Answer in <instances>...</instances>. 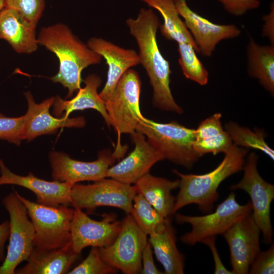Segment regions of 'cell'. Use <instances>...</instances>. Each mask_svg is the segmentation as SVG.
<instances>
[{"label": "cell", "mask_w": 274, "mask_h": 274, "mask_svg": "<svg viewBox=\"0 0 274 274\" xmlns=\"http://www.w3.org/2000/svg\"><path fill=\"white\" fill-rule=\"evenodd\" d=\"M126 23L139 48L140 63L145 68L153 88V104L162 110L181 114L183 109L176 102L170 88L169 62L158 48L156 33L159 19L152 9H141L136 19Z\"/></svg>", "instance_id": "cell-1"}, {"label": "cell", "mask_w": 274, "mask_h": 274, "mask_svg": "<svg viewBox=\"0 0 274 274\" xmlns=\"http://www.w3.org/2000/svg\"><path fill=\"white\" fill-rule=\"evenodd\" d=\"M37 40L39 45L54 53L59 59L58 71L51 80L67 88L66 98L72 97L81 88L82 70L90 65L99 63L102 57L62 23L42 27Z\"/></svg>", "instance_id": "cell-2"}, {"label": "cell", "mask_w": 274, "mask_h": 274, "mask_svg": "<svg viewBox=\"0 0 274 274\" xmlns=\"http://www.w3.org/2000/svg\"><path fill=\"white\" fill-rule=\"evenodd\" d=\"M248 149L233 144L224 153L220 163L213 170L202 175L184 174L174 169L180 178V190L175 203L173 214L190 204H196L203 213L212 210L218 198V188L231 175L243 169Z\"/></svg>", "instance_id": "cell-3"}, {"label": "cell", "mask_w": 274, "mask_h": 274, "mask_svg": "<svg viewBox=\"0 0 274 274\" xmlns=\"http://www.w3.org/2000/svg\"><path fill=\"white\" fill-rule=\"evenodd\" d=\"M136 131L145 135L164 159L175 164L190 169L201 157L194 148L195 129L186 127L176 121L159 123L144 117L139 123Z\"/></svg>", "instance_id": "cell-4"}, {"label": "cell", "mask_w": 274, "mask_h": 274, "mask_svg": "<svg viewBox=\"0 0 274 274\" xmlns=\"http://www.w3.org/2000/svg\"><path fill=\"white\" fill-rule=\"evenodd\" d=\"M34 227V248L50 250L61 248L71 242V222L74 209L65 206L51 207L31 201L21 196Z\"/></svg>", "instance_id": "cell-5"}, {"label": "cell", "mask_w": 274, "mask_h": 274, "mask_svg": "<svg viewBox=\"0 0 274 274\" xmlns=\"http://www.w3.org/2000/svg\"><path fill=\"white\" fill-rule=\"evenodd\" d=\"M141 82L138 73L128 69L117 82L112 93L105 101L111 126L118 134L117 144H121L122 134H131L144 117L139 106Z\"/></svg>", "instance_id": "cell-6"}, {"label": "cell", "mask_w": 274, "mask_h": 274, "mask_svg": "<svg viewBox=\"0 0 274 274\" xmlns=\"http://www.w3.org/2000/svg\"><path fill=\"white\" fill-rule=\"evenodd\" d=\"M17 192L13 190L2 200L9 215L10 232L7 252L0 265V274L15 273L17 266L28 260L35 247L34 227Z\"/></svg>", "instance_id": "cell-7"}, {"label": "cell", "mask_w": 274, "mask_h": 274, "mask_svg": "<svg viewBox=\"0 0 274 274\" xmlns=\"http://www.w3.org/2000/svg\"><path fill=\"white\" fill-rule=\"evenodd\" d=\"M252 213L251 201L241 205L236 201L235 194L231 192L214 213L200 216L177 214L175 221L191 226V231L182 235L180 239L185 244L194 245L207 237L223 235L236 221Z\"/></svg>", "instance_id": "cell-8"}, {"label": "cell", "mask_w": 274, "mask_h": 274, "mask_svg": "<svg viewBox=\"0 0 274 274\" xmlns=\"http://www.w3.org/2000/svg\"><path fill=\"white\" fill-rule=\"evenodd\" d=\"M136 193L133 185L105 178L91 184H75L70 192V205L82 210L114 207L129 214Z\"/></svg>", "instance_id": "cell-9"}, {"label": "cell", "mask_w": 274, "mask_h": 274, "mask_svg": "<svg viewBox=\"0 0 274 274\" xmlns=\"http://www.w3.org/2000/svg\"><path fill=\"white\" fill-rule=\"evenodd\" d=\"M147 236L127 214L116 239L109 246L98 248L99 254L106 262L125 274L140 273Z\"/></svg>", "instance_id": "cell-10"}, {"label": "cell", "mask_w": 274, "mask_h": 274, "mask_svg": "<svg viewBox=\"0 0 274 274\" xmlns=\"http://www.w3.org/2000/svg\"><path fill=\"white\" fill-rule=\"evenodd\" d=\"M258 159L255 152L248 154L243 167V177L238 183L231 187V189H242L249 194L253 219L262 232L265 243L271 244L273 230L270 208L274 198V186L265 181L259 174Z\"/></svg>", "instance_id": "cell-11"}, {"label": "cell", "mask_w": 274, "mask_h": 274, "mask_svg": "<svg viewBox=\"0 0 274 274\" xmlns=\"http://www.w3.org/2000/svg\"><path fill=\"white\" fill-rule=\"evenodd\" d=\"M125 147H116L113 153L104 150L98 154L96 160L85 162L71 158L64 152L53 151L49 154L54 181L76 184L84 181L93 182L106 177L108 169L116 159L123 156Z\"/></svg>", "instance_id": "cell-12"}, {"label": "cell", "mask_w": 274, "mask_h": 274, "mask_svg": "<svg viewBox=\"0 0 274 274\" xmlns=\"http://www.w3.org/2000/svg\"><path fill=\"white\" fill-rule=\"evenodd\" d=\"M122 222L113 213L105 214L100 221L90 218L82 209L74 208L71 222V243L74 250L81 254L88 247L98 248L111 244L117 237Z\"/></svg>", "instance_id": "cell-13"}, {"label": "cell", "mask_w": 274, "mask_h": 274, "mask_svg": "<svg viewBox=\"0 0 274 274\" xmlns=\"http://www.w3.org/2000/svg\"><path fill=\"white\" fill-rule=\"evenodd\" d=\"M261 230L252 213L236 221L223 234L230 250V263L234 274H246L260 251Z\"/></svg>", "instance_id": "cell-14"}, {"label": "cell", "mask_w": 274, "mask_h": 274, "mask_svg": "<svg viewBox=\"0 0 274 274\" xmlns=\"http://www.w3.org/2000/svg\"><path fill=\"white\" fill-rule=\"evenodd\" d=\"M186 1L174 0L179 15L184 18L186 26L202 55L211 56L220 41L240 35L241 30L235 25L213 23L193 11Z\"/></svg>", "instance_id": "cell-15"}, {"label": "cell", "mask_w": 274, "mask_h": 274, "mask_svg": "<svg viewBox=\"0 0 274 274\" xmlns=\"http://www.w3.org/2000/svg\"><path fill=\"white\" fill-rule=\"evenodd\" d=\"M130 135L135 145L134 150L116 165L110 167L106 177L134 185L149 173L154 164L164 158L159 151L146 140L143 134L135 131Z\"/></svg>", "instance_id": "cell-16"}, {"label": "cell", "mask_w": 274, "mask_h": 274, "mask_svg": "<svg viewBox=\"0 0 274 274\" xmlns=\"http://www.w3.org/2000/svg\"><path fill=\"white\" fill-rule=\"evenodd\" d=\"M24 95L28 104L24 114V139L31 141L38 136L55 133L62 127H83L85 125L83 117L57 118L52 116L49 112L55 97L48 98L40 104H37L30 91Z\"/></svg>", "instance_id": "cell-17"}, {"label": "cell", "mask_w": 274, "mask_h": 274, "mask_svg": "<svg viewBox=\"0 0 274 274\" xmlns=\"http://www.w3.org/2000/svg\"><path fill=\"white\" fill-rule=\"evenodd\" d=\"M0 174V185L12 184L26 188L35 193L39 203L51 207L70 204V192L74 184L46 181L31 173L26 176L17 175L11 172L2 159Z\"/></svg>", "instance_id": "cell-18"}, {"label": "cell", "mask_w": 274, "mask_h": 274, "mask_svg": "<svg viewBox=\"0 0 274 274\" xmlns=\"http://www.w3.org/2000/svg\"><path fill=\"white\" fill-rule=\"evenodd\" d=\"M87 45L103 57L108 65L107 80L99 93L105 102L124 73L130 67L140 63L139 55L133 50L121 48L101 38H91Z\"/></svg>", "instance_id": "cell-19"}, {"label": "cell", "mask_w": 274, "mask_h": 274, "mask_svg": "<svg viewBox=\"0 0 274 274\" xmlns=\"http://www.w3.org/2000/svg\"><path fill=\"white\" fill-rule=\"evenodd\" d=\"M81 254L73 249L71 242L57 249L42 250L34 248L27 263L16 269L17 274L67 273Z\"/></svg>", "instance_id": "cell-20"}, {"label": "cell", "mask_w": 274, "mask_h": 274, "mask_svg": "<svg viewBox=\"0 0 274 274\" xmlns=\"http://www.w3.org/2000/svg\"><path fill=\"white\" fill-rule=\"evenodd\" d=\"M36 26L14 9L4 8L0 12V39L7 41L18 53L30 54L37 50Z\"/></svg>", "instance_id": "cell-21"}, {"label": "cell", "mask_w": 274, "mask_h": 274, "mask_svg": "<svg viewBox=\"0 0 274 274\" xmlns=\"http://www.w3.org/2000/svg\"><path fill=\"white\" fill-rule=\"evenodd\" d=\"M85 86L81 88L77 95L69 100L62 99L60 96L55 97L53 104V114L56 117H68L69 114L74 111L92 109L97 111L104 118L109 127L111 124L106 108L105 102L98 93L101 80L95 75L91 74L84 80Z\"/></svg>", "instance_id": "cell-22"}, {"label": "cell", "mask_w": 274, "mask_h": 274, "mask_svg": "<svg viewBox=\"0 0 274 274\" xmlns=\"http://www.w3.org/2000/svg\"><path fill=\"white\" fill-rule=\"evenodd\" d=\"M180 180H169L149 173L134 185L136 193L142 195L161 215L169 218L174 214L176 197L172 190L179 187Z\"/></svg>", "instance_id": "cell-23"}, {"label": "cell", "mask_w": 274, "mask_h": 274, "mask_svg": "<svg viewBox=\"0 0 274 274\" xmlns=\"http://www.w3.org/2000/svg\"><path fill=\"white\" fill-rule=\"evenodd\" d=\"M176 231L169 218L163 227L149 235L150 243L157 260L162 265L164 273H184L185 256L176 245Z\"/></svg>", "instance_id": "cell-24"}, {"label": "cell", "mask_w": 274, "mask_h": 274, "mask_svg": "<svg viewBox=\"0 0 274 274\" xmlns=\"http://www.w3.org/2000/svg\"><path fill=\"white\" fill-rule=\"evenodd\" d=\"M222 114L216 113L202 121L195 129L194 148L201 157L212 153H226L233 145L221 123Z\"/></svg>", "instance_id": "cell-25"}, {"label": "cell", "mask_w": 274, "mask_h": 274, "mask_svg": "<svg viewBox=\"0 0 274 274\" xmlns=\"http://www.w3.org/2000/svg\"><path fill=\"white\" fill-rule=\"evenodd\" d=\"M247 72L274 95V45H261L250 37L247 47Z\"/></svg>", "instance_id": "cell-26"}, {"label": "cell", "mask_w": 274, "mask_h": 274, "mask_svg": "<svg viewBox=\"0 0 274 274\" xmlns=\"http://www.w3.org/2000/svg\"><path fill=\"white\" fill-rule=\"evenodd\" d=\"M149 7L157 10L163 18L160 26L162 35L167 40L178 44H190L197 52H199L192 36L180 17L174 0H141Z\"/></svg>", "instance_id": "cell-27"}, {"label": "cell", "mask_w": 274, "mask_h": 274, "mask_svg": "<svg viewBox=\"0 0 274 274\" xmlns=\"http://www.w3.org/2000/svg\"><path fill=\"white\" fill-rule=\"evenodd\" d=\"M129 214L139 227L147 235L162 228L166 219L139 193L134 196Z\"/></svg>", "instance_id": "cell-28"}, {"label": "cell", "mask_w": 274, "mask_h": 274, "mask_svg": "<svg viewBox=\"0 0 274 274\" xmlns=\"http://www.w3.org/2000/svg\"><path fill=\"white\" fill-rule=\"evenodd\" d=\"M225 129L229 134L233 145L259 150L274 159V151L265 142L264 132L260 129L253 131L233 121L226 123Z\"/></svg>", "instance_id": "cell-29"}, {"label": "cell", "mask_w": 274, "mask_h": 274, "mask_svg": "<svg viewBox=\"0 0 274 274\" xmlns=\"http://www.w3.org/2000/svg\"><path fill=\"white\" fill-rule=\"evenodd\" d=\"M179 62L185 77L200 85L208 84L209 73L198 58L194 47L190 44H178Z\"/></svg>", "instance_id": "cell-30"}, {"label": "cell", "mask_w": 274, "mask_h": 274, "mask_svg": "<svg viewBox=\"0 0 274 274\" xmlns=\"http://www.w3.org/2000/svg\"><path fill=\"white\" fill-rule=\"evenodd\" d=\"M118 271L102 259L98 248L93 247L87 257L67 274H112Z\"/></svg>", "instance_id": "cell-31"}, {"label": "cell", "mask_w": 274, "mask_h": 274, "mask_svg": "<svg viewBox=\"0 0 274 274\" xmlns=\"http://www.w3.org/2000/svg\"><path fill=\"white\" fill-rule=\"evenodd\" d=\"M45 0H4V8L17 11L29 23L37 25L45 9Z\"/></svg>", "instance_id": "cell-32"}, {"label": "cell", "mask_w": 274, "mask_h": 274, "mask_svg": "<svg viewBox=\"0 0 274 274\" xmlns=\"http://www.w3.org/2000/svg\"><path fill=\"white\" fill-rule=\"evenodd\" d=\"M24 115L9 117L0 113V139L19 146L24 139Z\"/></svg>", "instance_id": "cell-33"}, {"label": "cell", "mask_w": 274, "mask_h": 274, "mask_svg": "<svg viewBox=\"0 0 274 274\" xmlns=\"http://www.w3.org/2000/svg\"><path fill=\"white\" fill-rule=\"evenodd\" d=\"M251 274H273L274 273V244L264 251H260L249 268Z\"/></svg>", "instance_id": "cell-34"}, {"label": "cell", "mask_w": 274, "mask_h": 274, "mask_svg": "<svg viewBox=\"0 0 274 274\" xmlns=\"http://www.w3.org/2000/svg\"><path fill=\"white\" fill-rule=\"evenodd\" d=\"M224 9L230 14L239 16L247 11L258 8L259 0H218Z\"/></svg>", "instance_id": "cell-35"}, {"label": "cell", "mask_w": 274, "mask_h": 274, "mask_svg": "<svg viewBox=\"0 0 274 274\" xmlns=\"http://www.w3.org/2000/svg\"><path fill=\"white\" fill-rule=\"evenodd\" d=\"M140 273L142 274L163 273L157 269L154 263L152 248L148 241L142 252V268Z\"/></svg>", "instance_id": "cell-36"}, {"label": "cell", "mask_w": 274, "mask_h": 274, "mask_svg": "<svg viewBox=\"0 0 274 274\" xmlns=\"http://www.w3.org/2000/svg\"><path fill=\"white\" fill-rule=\"evenodd\" d=\"M216 236H211L202 240V243L207 245L212 251L215 264L214 273L215 274H234L228 270L222 262L216 247Z\"/></svg>", "instance_id": "cell-37"}, {"label": "cell", "mask_w": 274, "mask_h": 274, "mask_svg": "<svg viewBox=\"0 0 274 274\" xmlns=\"http://www.w3.org/2000/svg\"><path fill=\"white\" fill-rule=\"evenodd\" d=\"M262 19L264 21L262 29V36L268 38L271 45H274V5L273 2L270 5L269 13L263 16Z\"/></svg>", "instance_id": "cell-38"}, {"label": "cell", "mask_w": 274, "mask_h": 274, "mask_svg": "<svg viewBox=\"0 0 274 274\" xmlns=\"http://www.w3.org/2000/svg\"><path fill=\"white\" fill-rule=\"evenodd\" d=\"M9 222L5 220L0 224V262H3L6 257L5 245L9 236Z\"/></svg>", "instance_id": "cell-39"}, {"label": "cell", "mask_w": 274, "mask_h": 274, "mask_svg": "<svg viewBox=\"0 0 274 274\" xmlns=\"http://www.w3.org/2000/svg\"><path fill=\"white\" fill-rule=\"evenodd\" d=\"M4 8V0H0V12Z\"/></svg>", "instance_id": "cell-40"}]
</instances>
